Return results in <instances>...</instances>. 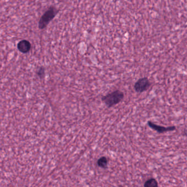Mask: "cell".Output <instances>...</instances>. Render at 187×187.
<instances>
[{
	"label": "cell",
	"instance_id": "obj_1",
	"mask_svg": "<svg viewBox=\"0 0 187 187\" xmlns=\"http://www.w3.org/2000/svg\"><path fill=\"white\" fill-rule=\"evenodd\" d=\"M124 98V94L120 90H116L103 96L102 101L109 108L112 107L121 102Z\"/></svg>",
	"mask_w": 187,
	"mask_h": 187
},
{
	"label": "cell",
	"instance_id": "obj_2",
	"mask_svg": "<svg viewBox=\"0 0 187 187\" xmlns=\"http://www.w3.org/2000/svg\"><path fill=\"white\" fill-rule=\"evenodd\" d=\"M58 12V10L56 7L51 6L44 12L41 17L39 22V27L40 29L46 28L49 22L52 21Z\"/></svg>",
	"mask_w": 187,
	"mask_h": 187
},
{
	"label": "cell",
	"instance_id": "obj_3",
	"mask_svg": "<svg viewBox=\"0 0 187 187\" xmlns=\"http://www.w3.org/2000/svg\"><path fill=\"white\" fill-rule=\"evenodd\" d=\"M151 83L147 77H142L138 80L134 86L135 89L137 93H142L149 89Z\"/></svg>",
	"mask_w": 187,
	"mask_h": 187
},
{
	"label": "cell",
	"instance_id": "obj_4",
	"mask_svg": "<svg viewBox=\"0 0 187 187\" xmlns=\"http://www.w3.org/2000/svg\"><path fill=\"white\" fill-rule=\"evenodd\" d=\"M148 125L151 129H152L153 130H154L155 131L157 132L158 133H165V132H167L170 131H173L176 130L175 126L167 127L160 126L159 125L153 123L151 121H148Z\"/></svg>",
	"mask_w": 187,
	"mask_h": 187
},
{
	"label": "cell",
	"instance_id": "obj_5",
	"mask_svg": "<svg viewBox=\"0 0 187 187\" xmlns=\"http://www.w3.org/2000/svg\"><path fill=\"white\" fill-rule=\"evenodd\" d=\"M18 49L23 53H28L31 49V43L28 40H21L18 43Z\"/></svg>",
	"mask_w": 187,
	"mask_h": 187
},
{
	"label": "cell",
	"instance_id": "obj_6",
	"mask_svg": "<svg viewBox=\"0 0 187 187\" xmlns=\"http://www.w3.org/2000/svg\"><path fill=\"white\" fill-rule=\"evenodd\" d=\"M108 159L105 157H101L97 161V165L101 168H107L108 166Z\"/></svg>",
	"mask_w": 187,
	"mask_h": 187
},
{
	"label": "cell",
	"instance_id": "obj_7",
	"mask_svg": "<svg viewBox=\"0 0 187 187\" xmlns=\"http://www.w3.org/2000/svg\"><path fill=\"white\" fill-rule=\"evenodd\" d=\"M144 186L145 187H158V183L155 178H151L145 182Z\"/></svg>",
	"mask_w": 187,
	"mask_h": 187
}]
</instances>
